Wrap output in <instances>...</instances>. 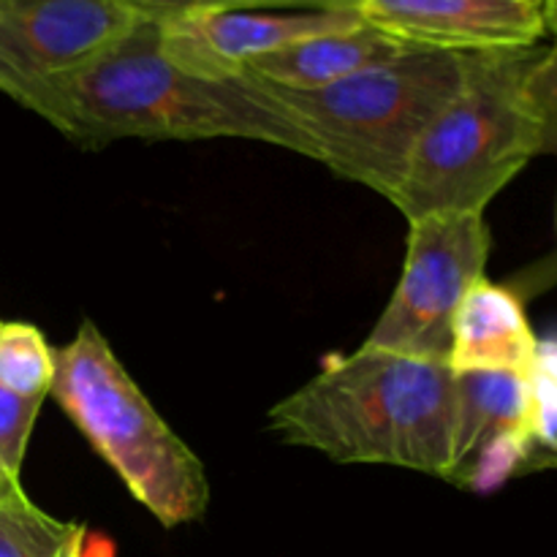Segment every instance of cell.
<instances>
[{
  "label": "cell",
  "mask_w": 557,
  "mask_h": 557,
  "mask_svg": "<svg viewBox=\"0 0 557 557\" xmlns=\"http://www.w3.org/2000/svg\"><path fill=\"white\" fill-rule=\"evenodd\" d=\"M20 107L85 150L120 139H250L315 161V145L253 76L201 79L166 58L161 25L139 20L79 69L33 87Z\"/></svg>",
  "instance_id": "1"
},
{
  "label": "cell",
  "mask_w": 557,
  "mask_h": 557,
  "mask_svg": "<svg viewBox=\"0 0 557 557\" xmlns=\"http://www.w3.org/2000/svg\"><path fill=\"white\" fill-rule=\"evenodd\" d=\"M286 446L343 466H392L451 479L455 373L438 359L359 346L326 362L267 413Z\"/></svg>",
  "instance_id": "2"
},
{
  "label": "cell",
  "mask_w": 557,
  "mask_h": 557,
  "mask_svg": "<svg viewBox=\"0 0 557 557\" xmlns=\"http://www.w3.org/2000/svg\"><path fill=\"white\" fill-rule=\"evenodd\" d=\"M542 47L462 54L460 90L424 128L392 205L424 215H484L539 156L525 79Z\"/></svg>",
  "instance_id": "3"
},
{
  "label": "cell",
  "mask_w": 557,
  "mask_h": 557,
  "mask_svg": "<svg viewBox=\"0 0 557 557\" xmlns=\"http://www.w3.org/2000/svg\"><path fill=\"white\" fill-rule=\"evenodd\" d=\"M49 397L163 528L205 517L210 506L205 466L163 422L90 319L63 348H54Z\"/></svg>",
  "instance_id": "4"
},
{
  "label": "cell",
  "mask_w": 557,
  "mask_h": 557,
  "mask_svg": "<svg viewBox=\"0 0 557 557\" xmlns=\"http://www.w3.org/2000/svg\"><path fill=\"white\" fill-rule=\"evenodd\" d=\"M460 82L462 54L411 47L319 90L267 87L308 131L315 161L395 201L424 128Z\"/></svg>",
  "instance_id": "5"
},
{
  "label": "cell",
  "mask_w": 557,
  "mask_h": 557,
  "mask_svg": "<svg viewBox=\"0 0 557 557\" xmlns=\"http://www.w3.org/2000/svg\"><path fill=\"white\" fill-rule=\"evenodd\" d=\"M490 248L484 215L408 221L400 281L364 346L446 362L457 308L484 277Z\"/></svg>",
  "instance_id": "6"
},
{
  "label": "cell",
  "mask_w": 557,
  "mask_h": 557,
  "mask_svg": "<svg viewBox=\"0 0 557 557\" xmlns=\"http://www.w3.org/2000/svg\"><path fill=\"white\" fill-rule=\"evenodd\" d=\"M136 22L120 0H0V92L20 103L33 87L96 58Z\"/></svg>",
  "instance_id": "7"
},
{
  "label": "cell",
  "mask_w": 557,
  "mask_h": 557,
  "mask_svg": "<svg viewBox=\"0 0 557 557\" xmlns=\"http://www.w3.org/2000/svg\"><path fill=\"white\" fill-rule=\"evenodd\" d=\"M362 22L359 11L228 9L199 11L161 25V47L174 65L201 79H239L264 54L321 33Z\"/></svg>",
  "instance_id": "8"
},
{
  "label": "cell",
  "mask_w": 557,
  "mask_h": 557,
  "mask_svg": "<svg viewBox=\"0 0 557 557\" xmlns=\"http://www.w3.org/2000/svg\"><path fill=\"white\" fill-rule=\"evenodd\" d=\"M359 16L413 49L498 52L539 47L547 0H359Z\"/></svg>",
  "instance_id": "9"
},
{
  "label": "cell",
  "mask_w": 557,
  "mask_h": 557,
  "mask_svg": "<svg viewBox=\"0 0 557 557\" xmlns=\"http://www.w3.org/2000/svg\"><path fill=\"white\" fill-rule=\"evenodd\" d=\"M536 341L520 294L482 277L457 308L446 364L451 373L528 375Z\"/></svg>",
  "instance_id": "10"
},
{
  "label": "cell",
  "mask_w": 557,
  "mask_h": 557,
  "mask_svg": "<svg viewBox=\"0 0 557 557\" xmlns=\"http://www.w3.org/2000/svg\"><path fill=\"white\" fill-rule=\"evenodd\" d=\"M406 49L411 47L395 41L362 20L346 30L321 33L264 54L245 74L283 90H319L357 74L359 69L395 58Z\"/></svg>",
  "instance_id": "11"
},
{
  "label": "cell",
  "mask_w": 557,
  "mask_h": 557,
  "mask_svg": "<svg viewBox=\"0 0 557 557\" xmlns=\"http://www.w3.org/2000/svg\"><path fill=\"white\" fill-rule=\"evenodd\" d=\"M506 430H528V375L455 373L457 468L484 441H490L498 433H506Z\"/></svg>",
  "instance_id": "12"
},
{
  "label": "cell",
  "mask_w": 557,
  "mask_h": 557,
  "mask_svg": "<svg viewBox=\"0 0 557 557\" xmlns=\"http://www.w3.org/2000/svg\"><path fill=\"white\" fill-rule=\"evenodd\" d=\"M79 531L38 509L22 487L0 500V557H58Z\"/></svg>",
  "instance_id": "13"
},
{
  "label": "cell",
  "mask_w": 557,
  "mask_h": 557,
  "mask_svg": "<svg viewBox=\"0 0 557 557\" xmlns=\"http://www.w3.org/2000/svg\"><path fill=\"white\" fill-rule=\"evenodd\" d=\"M54 379V348L25 321H0V384L22 397L47 400Z\"/></svg>",
  "instance_id": "14"
},
{
  "label": "cell",
  "mask_w": 557,
  "mask_h": 557,
  "mask_svg": "<svg viewBox=\"0 0 557 557\" xmlns=\"http://www.w3.org/2000/svg\"><path fill=\"white\" fill-rule=\"evenodd\" d=\"M531 466H547L542 451L533 446L528 430H506L484 441L466 462L455 471L449 482L466 484L473 493H493L504 487L511 476Z\"/></svg>",
  "instance_id": "15"
},
{
  "label": "cell",
  "mask_w": 557,
  "mask_h": 557,
  "mask_svg": "<svg viewBox=\"0 0 557 557\" xmlns=\"http://www.w3.org/2000/svg\"><path fill=\"white\" fill-rule=\"evenodd\" d=\"M139 20L166 22L199 11L228 9H321V11H357L359 0H120Z\"/></svg>",
  "instance_id": "16"
},
{
  "label": "cell",
  "mask_w": 557,
  "mask_h": 557,
  "mask_svg": "<svg viewBox=\"0 0 557 557\" xmlns=\"http://www.w3.org/2000/svg\"><path fill=\"white\" fill-rule=\"evenodd\" d=\"M41 406V397H22L0 384V471L16 484Z\"/></svg>",
  "instance_id": "17"
},
{
  "label": "cell",
  "mask_w": 557,
  "mask_h": 557,
  "mask_svg": "<svg viewBox=\"0 0 557 557\" xmlns=\"http://www.w3.org/2000/svg\"><path fill=\"white\" fill-rule=\"evenodd\" d=\"M528 107L536 123L539 156H557V38L553 47L542 49L525 79Z\"/></svg>",
  "instance_id": "18"
},
{
  "label": "cell",
  "mask_w": 557,
  "mask_h": 557,
  "mask_svg": "<svg viewBox=\"0 0 557 557\" xmlns=\"http://www.w3.org/2000/svg\"><path fill=\"white\" fill-rule=\"evenodd\" d=\"M531 370H539V373L557 379V332L547 337H539Z\"/></svg>",
  "instance_id": "19"
},
{
  "label": "cell",
  "mask_w": 557,
  "mask_h": 557,
  "mask_svg": "<svg viewBox=\"0 0 557 557\" xmlns=\"http://www.w3.org/2000/svg\"><path fill=\"white\" fill-rule=\"evenodd\" d=\"M82 539H85V528H82V531L76 533V536L71 539L63 549H60L58 557H82Z\"/></svg>",
  "instance_id": "20"
},
{
  "label": "cell",
  "mask_w": 557,
  "mask_h": 557,
  "mask_svg": "<svg viewBox=\"0 0 557 557\" xmlns=\"http://www.w3.org/2000/svg\"><path fill=\"white\" fill-rule=\"evenodd\" d=\"M547 33L557 38V0H547Z\"/></svg>",
  "instance_id": "21"
},
{
  "label": "cell",
  "mask_w": 557,
  "mask_h": 557,
  "mask_svg": "<svg viewBox=\"0 0 557 557\" xmlns=\"http://www.w3.org/2000/svg\"><path fill=\"white\" fill-rule=\"evenodd\" d=\"M14 490H20V484H16V482H11V479L5 476L3 471H0V500H3V498H9V495L14 493Z\"/></svg>",
  "instance_id": "22"
}]
</instances>
